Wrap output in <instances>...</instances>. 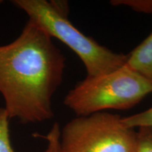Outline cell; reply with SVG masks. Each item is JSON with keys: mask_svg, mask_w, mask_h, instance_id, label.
<instances>
[{"mask_svg": "<svg viewBox=\"0 0 152 152\" xmlns=\"http://www.w3.org/2000/svg\"><path fill=\"white\" fill-rule=\"evenodd\" d=\"M61 128L58 123H55L48 134L42 136L46 140L47 145L44 152H61L60 147Z\"/></svg>", "mask_w": 152, "mask_h": 152, "instance_id": "10", "label": "cell"}, {"mask_svg": "<svg viewBox=\"0 0 152 152\" xmlns=\"http://www.w3.org/2000/svg\"><path fill=\"white\" fill-rule=\"evenodd\" d=\"M111 4L113 6H126L137 12L152 14V0H113Z\"/></svg>", "mask_w": 152, "mask_h": 152, "instance_id": "9", "label": "cell"}, {"mask_svg": "<svg viewBox=\"0 0 152 152\" xmlns=\"http://www.w3.org/2000/svg\"><path fill=\"white\" fill-rule=\"evenodd\" d=\"M136 152H152V127L138 128Z\"/></svg>", "mask_w": 152, "mask_h": 152, "instance_id": "8", "label": "cell"}, {"mask_svg": "<svg viewBox=\"0 0 152 152\" xmlns=\"http://www.w3.org/2000/svg\"><path fill=\"white\" fill-rule=\"evenodd\" d=\"M61 152H136L137 131L106 111L77 116L60 132Z\"/></svg>", "mask_w": 152, "mask_h": 152, "instance_id": "4", "label": "cell"}, {"mask_svg": "<svg viewBox=\"0 0 152 152\" xmlns=\"http://www.w3.org/2000/svg\"><path fill=\"white\" fill-rule=\"evenodd\" d=\"M125 64L152 82V32L130 54H127Z\"/></svg>", "mask_w": 152, "mask_h": 152, "instance_id": "5", "label": "cell"}, {"mask_svg": "<svg viewBox=\"0 0 152 152\" xmlns=\"http://www.w3.org/2000/svg\"><path fill=\"white\" fill-rule=\"evenodd\" d=\"M123 122L131 128L152 127V107L146 111L123 118Z\"/></svg>", "mask_w": 152, "mask_h": 152, "instance_id": "7", "label": "cell"}, {"mask_svg": "<svg viewBox=\"0 0 152 152\" xmlns=\"http://www.w3.org/2000/svg\"><path fill=\"white\" fill-rule=\"evenodd\" d=\"M11 2L51 37L56 38L73 50L84 64L87 77L109 73L126 63L127 55L113 52L99 45L71 23L68 18L67 3L47 0H14Z\"/></svg>", "mask_w": 152, "mask_h": 152, "instance_id": "2", "label": "cell"}, {"mask_svg": "<svg viewBox=\"0 0 152 152\" xmlns=\"http://www.w3.org/2000/svg\"><path fill=\"white\" fill-rule=\"evenodd\" d=\"M152 92V82L126 64L109 73L86 77L66 94L64 104L77 116L127 110Z\"/></svg>", "mask_w": 152, "mask_h": 152, "instance_id": "3", "label": "cell"}, {"mask_svg": "<svg viewBox=\"0 0 152 152\" xmlns=\"http://www.w3.org/2000/svg\"><path fill=\"white\" fill-rule=\"evenodd\" d=\"M9 120L4 108H0V152H15L10 140Z\"/></svg>", "mask_w": 152, "mask_h": 152, "instance_id": "6", "label": "cell"}, {"mask_svg": "<svg viewBox=\"0 0 152 152\" xmlns=\"http://www.w3.org/2000/svg\"><path fill=\"white\" fill-rule=\"evenodd\" d=\"M65 68L52 38L28 19L18 37L0 45V94L9 118L23 124L52 118V98Z\"/></svg>", "mask_w": 152, "mask_h": 152, "instance_id": "1", "label": "cell"}]
</instances>
